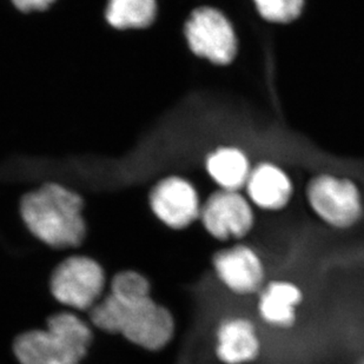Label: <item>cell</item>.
Here are the masks:
<instances>
[{"instance_id":"6da1fadb","label":"cell","mask_w":364,"mask_h":364,"mask_svg":"<svg viewBox=\"0 0 364 364\" xmlns=\"http://www.w3.org/2000/svg\"><path fill=\"white\" fill-rule=\"evenodd\" d=\"M90 318L100 329L122 333L148 350H159L171 341L175 322L164 306L150 297L144 276L124 272L114 277L110 295L90 310Z\"/></svg>"},{"instance_id":"7a4b0ae2","label":"cell","mask_w":364,"mask_h":364,"mask_svg":"<svg viewBox=\"0 0 364 364\" xmlns=\"http://www.w3.org/2000/svg\"><path fill=\"white\" fill-rule=\"evenodd\" d=\"M80 195L55 183L28 193L21 213L28 230L41 242L57 249L80 245L85 237Z\"/></svg>"},{"instance_id":"3957f363","label":"cell","mask_w":364,"mask_h":364,"mask_svg":"<svg viewBox=\"0 0 364 364\" xmlns=\"http://www.w3.org/2000/svg\"><path fill=\"white\" fill-rule=\"evenodd\" d=\"M92 341L87 324L70 313L53 315L48 329L21 333L14 342L21 364H80Z\"/></svg>"},{"instance_id":"277c9868","label":"cell","mask_w":364,"mask_h":364,"mask_svg":"<svg viewBox=\"0 0 364 364\" xmlns=\"http://www.w3.org/2000/svg\"><path fill=\"white\" fill-rule=\"evenodd\" d=\"M306 200L314 213L335 230H350L363 218L361 191L350 179L317 176L308 184Z\"/></svg>"},{"instance_id":"5b68a950","label":"cell","mask_w":364,"mask_h":364,"mask_svg":"<svg viewBox=\"0 0 364 364\" xmlns=\"http://www.w3.org/2000/svg\"><path fill=\"white\" fill-rule=\"evenodd\" d=\"M186 37L195 55L213 64H229L237 53V38L232 25L213 7L193 11L186 21Z\"/></svg>"},{"instance_id":"8992f818","label":"cell","mask_w":364,"mask_h":364,"mask_svg":"<svg viewBox=\"0 0 364 364\" xmlns=\"http://www.w3.org/2000/svg\"><path fill=\"white\" fill-rule=\"evenodd\" d=\"M240 191L220 190L208 198L200 210V220L217 241L241 242L256 225L254 208Z\"/></svg>"},{"instance_id":"52a82bcc","label":"cell","mask_w":364,"mask_h":364,"mask_svg":"<svg viewBox=\"0 0 364 364\" xmlns=\"http://www.w3.org/2000/svg\"><path fill=\"white\" fill-rule=\"evenodd\" d=\"M211 264L220 284L240 297L257 296L268 282L264 259L247 243L238 242L216 251Z\"/></svg>"},{"instance_id":"ba28073f","label":"cell","mask_w":364,"mask_h":364,"mask_svg":"<svg viewBox=\"0 0 364 364\" xmlns=\"http://www.w3.org/2000/svg\"><path fill=\"white\" fill-rule=\"evenodd\" d=\"M103 269L89 257L76 256L63 262L51 279V291L57 301L75 309H92L104 289Z\"/></svg>"},{"instance_id":"9c48e42d","label":"cell","mask_w":364,"mask_h":364,"mask_svg":"<svg viewBox=\"0 0 364 364\" xmlns=\"http://www.w3.org/2000/svg\"><path fill=\"white\" fill-rule=\"evenodd\" d=\"M215 353L223 364L257 362L263 353V342L254 321L244 315L224 317L217 326Z\"/></svg>"},{"instance_id":"30bf717a","label":"cell","mask_w":364,"mask_h":364,"mask_svg":"<svg viewBox=\"0 0 364 364\" xmlns=\"http://www.w3.org/2000/svg\"><path fill=\"white\" fill-rule=\"evenodd\" d=\"M150 203L156 216L173 229H184L200 218L197 191L186 179L166 178L154 188Z\"/></svg>"},{"instance_id":"8fae6325","label":"cell","mask_w":364,"mask_h":364,"mask_svg":"<svg viewBox=\"0 0 364 364\" xmlns=\"http://www.w3.org/2000/svg\"><path fill=\"white\" fill-rule=\"evenodd\" d=\"M304 294L299 284L288 279L265 283L257 294L256 311L265 326L275 330H290L299 321V309Z\"/></svg>"},{"instance_id":"7c38bea8","label":"cell","mask_w":364,"mask_h":364,"mask_svg":"<svg viewBox=\"0 0 364 364\" xmlns=\"http://www.w3.org/2000/svg\"><path fill=\"white\" fill-rule=\"evenodd\" d=\"M247 200L264 211H281L292 200L294 188L282 168L263 163L252 168L247 179Z\"/></svg>"},{"instance_id":"4fadbf2b","label":"cell","mask_w":364,"mask_h":364,"mask_svg":"<svg viewBox=\"0 0 364 364\" xmlns=\"http://www.w3.org/2000/svg\"><path fill=\"white\" fill-rule=\"evenodd\" d=\"M206 168L222 190L229 191L245 188L251 172L247 156L235 148H222L213 152L206 161Z\"/></svg>"},{"instance_id":"5bb4252c","label":"cell","mask_w":364,"mask_h":364,"mask_svg":"<svg viewBox=\"0 0 364 364\" xmlns=\"http://www.w3.org/2000/svg\"><path fill=\"white\" fill-rule=\"evenodd\" d=\"M157 12V0H109L107 19L114 28H143L151 24Z\"/></svg>"},{"instance_id":"9a60e30c","label":"cell","mask_w":364,"mask_h":364,"mask_svg":"<svg viewBox=\"0 0 364 364\" xmlns=\"http://www.w3.org/2000/svg\"><path fill=\"white\" fill-rule=\"evenodd\" d=\"M258 14L265 21L285 24L302 14L304 0H252Z\"/></svg>"},{"instance_id":"2e32d148","label":"cell","mask_w":364,"mask_h":364,"mask_svg":"<svg viewBox=\"0 0 364 364\" xmlns=\"http://www.w3.org/2000/svg\"><path fill=\"white\" fill-rule=\"evenodd\" d=\"M14 6L21 12H33V11H44L51 6L55 0H11Z\"/></svg>"},{"instance_id":"e0dca14e","label":"cell","mask_w":364,"mask_h":364,"mask_svg":"<svg viewBox=\"0 0 364 364\" xmlns=\"http://www.w3.org/2000/svg\"><path fill=\"white\" fill-rule=\"evenodd\" d=\"M358 364H364V358H361V360H360V362H358Z\"/></svg>"}]
</instances>
